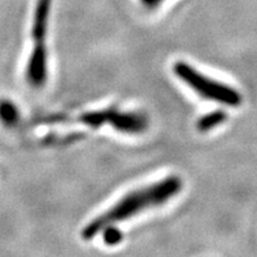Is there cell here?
Listing matches in <instances>:
<instances>
[{"label":"cell","instance_id":"cell-8","mask_svg":"<svg viewBox=\"0 0 257 257\" xmlns=\"http://www.w3.org/2000/svg\"><path fill=\"white\" fill-rule=\"evenodd\" d=\"M145 2V4H147V6H150V7H154L155 4L160 3L162 0H143Z\"/></svg>","mask_w":257,"mask_h":257},{"label":"cell","instance_id":"cell-1","mask_svg":"<svg viewBox=\"0 0 257 257\" xmlns=\"http://www.w3.org/2000/svg\"><path fill=\"white\" fill-rule=\"evenodd\" d=\"M181 188L183 183L179 177L169 176L149 186L133 190L122 197L108 211H105L100 217L92 220L83 230L81 236L85 240H91L106 227L128 219L136 214L142 213L151 207L162 206L163 203H166L167 201L176 196Z\"/></svg>","mask_w":257,"mask_h":257},{"label":"cell","instance_id":"cell-4","mask_svg":"<svg viewBox=\"0 0 257 257\" xmlns=\"http://www.w3.org/2000/svg\"><path fill=\"white\" fill-rule=\"evenodd\" d=\"M80 121L92 127H98L104 123H110L114 128L123 133H141L147 127V119L138 113L121 112H91L81 115Z\"/></svg>","mask_w":257,"mask_h":257},{"label":"cell","instance_id":"cell-5","mask_svg":"<svg viewBox=\"0 0 257 257\" xmlns=\"http://www.w3.org/2000/svg\"><path fill=\"white\" fill-rule=\"evenodd\" d=\"M20 121L19 108L7 98L0 100V122L8 127H14Z\"/></svg>","mask_w":257,"mask_h":257},{"label":"cell","instance_id":"cell-7","mask_svg":"<svg viewBox=\"0 0 257 257\" xmlns=\"http://www.w3.org/2000/svg\"><path fill=\"white\" fill-rule=\"evenodd\" d=\"M104 232V241L109 245H114V244L119 243L122 240V233L121 231L117 230L115 227L113 226H109L106 228L101 231Z\"/></svg>","mask_w":257,"mask_h":257},{"label":"cell","instance_id":"cell-6","mask_svg":"<svg viewBox=\"0 0 257 257\" xmlns=\"http://www.w3.org/2000/svg\"><path fill=\"white\" fill-rule=\"evenodd\" d=\"M226 119V112H223V110H215V112L209 113V114H206L205 117H202V118L198 121V123H197V127H198L200 132H209L211 128L222 125Z\"/></svg>","mask_w":257,"mask_h":257},{"label":"cell","instance_id":"cell-2","mask_svg":"<svg viewBox=\"0 0 257 257\" xmlns=\"http://www.w3.org/2000/svg\"><path fill=\"white\" fill-rule=\"evenodd\" d=\"M173 71L180 80H183L186 85L203 98L210 101L219 102L226 106H239L241 104V95L230 85L207 78L206 75L198 72L194 67L185 62H176L173 66Z\"/></svg>","mask_w":257,"mask_h":257},{"label":"cell","instance_id":"cell-3","mask_svg":"<svg viewBox=\"0 0 257 257\" xmlns=\"http://www.w3.org/2000/svg\"><path fill=\"white\" fill-rule=\"evenodd\" d=\"M50 4L51 0H37V7L34 12L32 29L34 48L27 66V79L34 87L44 85L48 78V51L45 46V38L48 33Z\"/></svg>","mask_w":257,"mask_h":257}]
</instances>
